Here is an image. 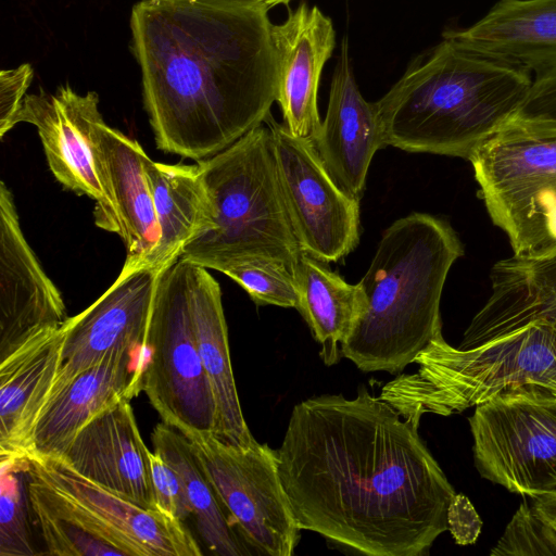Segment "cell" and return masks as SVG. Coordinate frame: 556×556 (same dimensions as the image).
I'll return each instance as SVG.
<instances>
[{"instance_id": "cell-1", "label": "cell", "mask_w": 556, "mask_h": 556, "mask_svg": "<svg viewBox=\"0 0 556 556\" xmlns=\"http://www.w3.org/2000/svg\"><path fill=\"white\" fill-rule=\"evenodd\" d=\"M365 386L301 401L277 450L301 530L369 556H422L456 494L418 433Z\"/></svg>"}, {"instance_id": "cell-2", "label": "cell", "mask_w": 556, "mask_h": 556, "mask_svg": "<svg viewBox=\"0 0 556 556\" xmlns=\"http://www.w3.org/2000/svg\"><path fill=\"white\" fill-rule=\"evenodd\" d=\"M270 7L257 0H141L131 50L156 147L201 161L266 122L276 101Z\"/></svg>"}, {"instance_id": "cell-3", "label": "cell", "mask_w": 556, "mask_h": 556, "mask_svg": "<svg viewBox=\"0 0 556 556\" xmlns=\"http://www.w3.org/2000/svg\"><path fill=\"white\" fill-rule=\"evenodd\" d=\"M532 80L523 66L443 38L375 102L387 146L469 160L516 117Z\"/></svg>"}, {"instance_id": "cell-4", "label": "cell", "mask_w": 556, "mask_h": 556, "mask_svg": "<svg viewBox=\"0 0 556 556\" xmlns=\"http://www.w3.org/2000/svg\"><path fill=\"white\" fill-rule=\"evenodd\" d=\"M462 241L443 218L412 213L382 233L363 278L365 308L341 355L358 369L401 372L442 334L440 303Z\"/></svg>"}, {"instance_id": "cell-5", "label": "cell", "mask_w": 556, "mask_h": 556, "mask_svg": "<svg viewBox=\"0 0 556 556\" xmlns=\"http://www.w3.org/2000/svg\"><path fill=\"white\" fill-rule=\"evenodd\" d=\"M197 164L214 203L215 226L179 258L220 273L242 262L273 260L293 271L302 250L283 200L270 128L262 124Z\"/></svg>"}, {"instance_id": "cell-6", "label": "cell", "mask_w": 556, "mask_h": 556, "mask_svg": "<svg viewBox=\"0 0 556 556\" xmlns=\"http://www.w3.org/2000/svg\"><path fill=\"white\" fill-rule=\"evenodd\" d=\"M414 363V374L397 375L379 396L419 426L426 413H460L511 389L556 391V326L534 323L467 350L453 348L440 334Z\"/></svg>"}, {"instance_id": "cell-7", "label": "cell", "mask_w": 556, "mask_h": 556, "mask_svg": "<svg viewBox=\"0 0 556 556\" xmlns=\"http://www.w3.org/2000/svg\"><path fill=\"white\" fill-rule=\"evenodd\" d=\"M488 214L514 256L556 254V122L514 117L469 157Z\"/></svg>"}, {"instance_id": "cell-8", "label": "cell", "mask_w": 556, "mask_h": 556, "mask_svg": "<svg viewBox=\"0 0 556 556\" xmlns=\"http://www.w3.org/2000/svg\"><path fill=\"white\" fill-rule=\"evenodd\" d=\"M140 390L163 422L180 432H215L216 406L190 315L187 262L180 258L157 279Z\"/></svg>"}, {"instance_id": "cell-9", "label": "cell", "mask_w": 556, "mask_h": 556, "mask_svg": "<svg viewBox=\"0 0 556 556\" xmlns=\"http://www.w3.org/2000/svg\"><path fill=\"white\" fill-rule=\"evenodd\" d=\"M469 426L482 478L522 496L556 493V391H505L476 406Z\"/></svg>"}, {"instance_id": "cell-10", "label": "cell", "mask_w": 556, "mask_h": 556, "mask_svg": "<svg viewBox=\"0 0 556 556\" xmlns=\"http://www.w3.org/2000/svg\"><path fill=\"white\" fill-rule=\"evenodd\" d=\"M244 540L257 555L291 556L300 527L279 476L277 451L236 445L213 432H182Z\"/></svg>"}, {"instance_id": "cell-11", "label": "cell", "mask_w": 556, "mask_h": 556, "mask_svg": "<svg viewBox=\"0 0 556 556\" xmlns=\"http://www.w3.org/2000/svg\"><path fill=\"white\" fill-rule=\"evenodd\" d=\"M277 174L302 252L328 263L349 255L359 242V200L348 195L330 177L313 142L292 136L271 115Z\"/></svg>"}, {"instance_id": "cell-12", "label": "cell", "mask_w": 556, "mask_h": 556, "mask_svg": "<svg viewBox=\"0 0 556 556\" xmlns=\"http://www.w3.org/2000/svg\"><path fill=\"white\" fill-rule=\"evenodd\" d=\"M100 117L97 92L79 94L65 85L54 93L39 89L26 94L17 123L37 128L55 179L66 189L93 199L96 225L118 235L119 220L100 182L91 144V128Z\"/></svg>"}, {"instance_id": "cell-13", "label": "cell", "mask_w": 556, "mask_h": 556, "mask_svg": "<svg viewBox=\"0 0 556 556\" xmlns=\"http://www.w3.org/2000/svg\"><path fill=\"white\" fill-rule=\"evenodd\" d=\"M159 276L147 268L122 269L99 299L65 320L62 325L60 370L51 395L115 349L136 352L144 359Z\"/></svg>"}, {"instance_id": "cell-14", "label": "cell", "mask_w": 556, "mask_h": 556, "mask_svg": "<svg viewBox=\"0 0 556 556\" xmlns=\"http://www.w3.org/2000/svg\"><path fill=\"white\" fill-rule=\"evenodd\" d=\"M28 470L77 504L126 556L203 554L184 521L100 486L62 458L30 456Z\"/></svg>"}, {"instance_id": "cell-15", "label": "cell", "mask_w": 556, "mask_h": 556, "mask_svg": "<svg viewBox=\"0 0 556 556\" xmlns=\"http://www.w3.org/2000/svg\"><path fill=\"white\" fill-rule=\"evenodd\" d=\"M63 298L26 240L14 197L0 184V359L33 336L61 327Z\"/></svg>"}, {"instance_id": "cell-16", "label": "cell", "mask_w": 556, "mask_h": 556, "mask_svg": "<svg viewBox=\"0 0 556 556\" xmlns=\"http://www.w3.org/2000/svg\"><path fill=\"white\" fill-rule=\"evenodd\" d=\"M270 35L283 125L292 136L313 142L321 126L319 80L336 47L332 21L318 7L301 3L282 23L271 25Z\"/></svg>"}, {"instance_id": "cell-17", "label": "cell", "mask_w": 556, "mask_h": 556, "mask_svg": "<svg viewBox=\"0 0 556 556\" xmlns=\"http://www.w3.org/2000/svg\"><path fill=\"white\" fill-rule=\"evenodd\" d=\"M341 43L326 117L313 144L334 182L361 200L371 160L387 141L376 103L366 101L356 84L348 39Z\"/></svg>"}, {"instance_id": "cell-18", "label": "cell", "mask_w": 556, "mask_h": 556, "mask_svg": "<svg viewBox=\"0 0 556 556\" xmlns=\"http://www.w3.org/2000/svg\"><path fill=\"white\" fill-rule=\"evenodd\" d=\"M148 451L124 397L80 429L61 458L100 486L155 509Z\"/></svg>"}, {"instance_id": "cell-19", "label": "cell", "mask_w": 556, "mask_h": 556, "mask_svg": "<svg viewBox=\"0 0 556 556\" xmlns=\"http://www.w3.org/2000/svg\"><path fill=\"white\" fill-rule=\"evenodd\" d=\"M143 357L118 348L53 393L35 428L30 456L61 458L73 439L100 413L140 393ZM29 456V457H30Z\"/></svg>"}, {"instance_id": "cell-20", "label": "cell", "mask_w": 556, "mask_h": 556, "mask_svg": "<svg viewBox=\"0 0 556 556\" xmlns=\"http://www.w3.org/2000/svg\"><path fill=\"white\" fill-rule=\"evenodd\" d=\"M91 144L102 188L116 212L127 257L123 270L142 268L160 237L153 201L143 169L140 143L105 124L91 128Z\"/></svg>"}, {"instance_id": "cell-21", "label": "cell", "mask_w": 556, "mask_h": 556, "mask_svg": "<svg viewBox=\"0 0 556 556\" xmlns=\"http://www.w3.org/2000/svg\"><path fill=\"white\" fill-rule=\"evenodd\" d=\"M62 326L43 330L0 359V460L28 458L37 421L59 375Z\"/></svg>"}, {"instance_id": "cell-22", "label": "cell", "mask_w": 556, "mask_h": 556, "mask_svg": "<svg viewBox=\"0 0 556 556\" xmlns=\"http://www.w3.org/2000/svg\"><path fill=\"white\" fill-rule=\"evenodd\" d=\"M187 285L198 350L216 406L214 434L227 443L250 445L256 440L237 392L219 283L208 269L187 263Z\"/></svg>"}, {"instance_id": "cell-23", "label": "cell", "mask_w": 556, "mask_h": 556, "mask_svg": "<svg viewBox=\"0 0 556 556\" xmlns=\"http://www.w3.org/2000/svg\"><path fill=\"white\" fill-rule=\"evenodd\" d=\"M443 38L526 67L532 76L556 66V0H498L475 24Z\"/></svg>"}, {"instance_id": "cell-24", "label": "cell", "mask_w": 556, "mask_h": 556, "mask_svg": "<svg viewBox=\"0 0 556 556\" xmlns=\"http://www.w3.org/2000/svg\"><path fill=\"white\" fill-rule=\"evenodd\" d=\"M160 237L142 268L161 274L184 249L214 228V203L198 164H165L143 157Z\"/></svg>"}, {"instance_id": "cell-25", "label": "cell", "mask_w": 556, "mask_h": 556, "mask_svg": "<svg viewBox=\"0 0 556 556\" xmlns=\"http://www.w3.org/2000/svg\"><path fill=\"white\" fill-rule=\"evenodd\" d=\"M293 275L298 291L296 309L320 344L319 356L327 366L336 365L341 345L348 340L365 308L358 283L346 282L325 262L302 252Z\"/></svg>"}, {"instance_id": "cell-26", "label": "cell", "mask_w": 556, "mask_h": 556, "mask_svg": "<svg viewBox=\"0 0 556 556\" xmlns=\"http://www.w3.org/2000/svg\"><path fill=\"white\" fill-rule=\"evenodd\" d=\"M151 440L154 451L179 472L205 546L220 556L256 554L220 502L189 439L162 421L154 427Z\"/></svg>"}, {"instance_id": "cell-27", "label": "cell", "mask_w": 556, "mask_h": 556, "mask_svg": "<svg viewBox=\"0 0 556 556\" xmlns=\"http://www.w3.org/2000/svg\"><path fill=\"white\" fill-rule=\"evenodd\" d=\"M28 473L30 510L40 529L47 554L58 556H126L77 504Z\"/></svg>"}, {"instance_id": "cell-28", "label": "cell", "mask_w": 556, "mask_h": 556, "mask_svg": "<svg viewBox=\"0 0 556 556\" xmlns=\"http://www.w3.org/2000/svg\"><path fill=\"white\" fill-rule=\"evenodd\" d=\"M28 458L1 460L0 556H34L29 528Z\"/></svg>"}, {"instance_id": "cell-29", "label": "cell", "mask_w": 556, "mask_h": 556, "mask_svg": "<svg viewBox=\"0 0 556 556\" xmlns=\"http://www.w3.org/2000/svg\"><path fill=\"white\" fill-rule=\"evenodd\" d=\"M242 287L256 305L296 307L298 291L293 271L273 260H252L223 271Z\"/></svg>"}, {"instance_id": "cell-30", "label": "cell", "mask_w": 556, "mask_h": 556, "mask_svg": "<svg viewBox=\"0 0 556 556\" xmlns=\"http://www.w3.org/2000/svg\"><path fill=\"white\" fill-rule=\"evenodd\" d=\"M148 458L154 508L184 521L192 508L179 472L155 451L149 450Z\"/></svg>"}, {"instance_id": "cell-31", "label": "cell", "mask_w": 556, "mask_h": 556, "mask_svg": "<svg viewBox=\"0 0 556 556\" xmlns=\"http://www.w3.org/2000/svg\"><path fill=\"white\" fill-rule=\"evenodd\" d=\"M34 70L24 63L13 70L0 72V137L3 138L17 124L26 91L33 80Z\"/></svg>"}, {"instance_id": "cell-32", "label": "cell", "mask_w": 556, "mask_h": 556, "mask_svg": "<svg viewBox=\"0 0 556 556\" xmlns=\"http://www.w3.org/2000/svg\"><path fill=\"white\" fill-rule=\"evenodd\" d=\"M516 117L556 122V66L533 75L530 92Z\"/></svg>"}, {"instance_id": "cell-33", "label": "cell", "mask_w": 556, "mask_h": 556, "mask_svg": "<svg viewBox=\"0 0 556 556\" xmlns=\"http://www.w3.org/2000/svg\"><path fill=\"white\" fill-rule=\"evenodd\" d=\"M447 530L459 545L473 544L481 531L482 521L464 494H455L447 508Z\"/></svg>"}, {"instance_id": "cell-34", "label": "cell", "mask_w": 556, "mask_h": 556, "mask_svg": "<svg viewBox=\"0 0 556 556\" xmlns=\"http://www.w3.org/2000/svg\"><path fill=\"white\" fill-rule=\"evenodd\" d=\"M531 507L545 521L556 539V493L526 496Z\"/></svg>"}, {"instance_id": "cell-35", "label": "cell", "mask_w": 556, "mask_h": 556, "mask_svg": "<svg viewBox=\"0 0 556 556\" xmlns=\"http://www.w3.org/2000/svg\"><path fill=\"white\" fill-rule=\"evenodd\" d=\"M257 1L264 2V3L268 4L271 8V7L277 5V4H287L291 0H257Z\"/></svg>"}]
</instances>
